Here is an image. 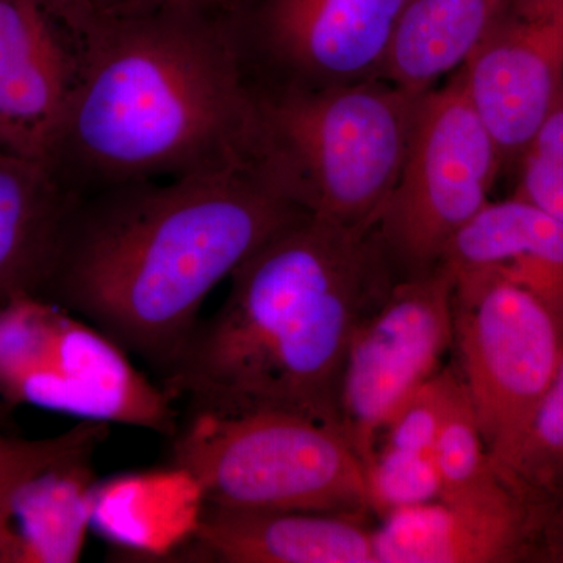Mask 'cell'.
Returning a JSON list of instances; mask_svg holds the SVG:
<instances>
[{"mask_svg": "<svg viewBox=\"0 0 563 563\" xmlns=\"http://www.w3.org/2000/svg\"><path fill=\"white\" fill-rule=\"evenodd\" d=\"M365 515L272 512L210 506L173 562L377 563Z\"/></svg>", "mask_w": 563, "mask_h": 563, "instance_id": "14", "label": "cell"}, {"mask_svg": "<svg viewBox=\"0 0 563 563\" xmlns=\"http://www.w3.org/2000/svg\"><path fill=\"white\" fill-rule=\"evenodd\" d=\"M398 279L376 225L306 214L233 272L161 385L190 413L287 412L340 429L352 339Z\"/></svg>", "mask_w": 563, "mask_h": 563, "instance_id": "2", "label": "cell"}, {"mask_svg": "<svg viewBox=\"0 0 563 563\" xmlns=\"http://www.w3.org/2000/svg\"><path fill=\"white\" fill-rule=\"evenodd\" d=\"M520 180L515 198L563 222V162L525 152L520 161Z\"/></svg>", "mask_w": 563, "mask_h": 563, "instance_id": "26", "label": "cell"}, {"mask_svg": "<svg viewBox=\"0 0 563 563\" xmlns=\"http://www.w3.org/2000/svg\"><path fill=\"white\" fill-rule=\"evenodd\" d=\"M76 199L46 165L0 150V307L43 295Z\"/></svg>", "mask_w": 563, "mask_h": 563, "instance_id": "18", "label": "cell"}, {"mask_svg": "<svg viewBox=\"0 0 563 563\" xmlns=\"http://www.w3.org/2000/svg\"><path fill=\"white\" fill-rule=\"evenodd\" d=\"M503 165L461 70L421 92L401 173L376 221L399 277L442 265L455 236L490 202Z\"/></svg>", "mask_w": 563, "mask_h": 563, "instance_id": "7", "label": "cell"}, {"mask_svg": "<svg viewBox=\"0 0 563 563\" xmlns=\"http://www.w3.org/2000/svg\"><path fill=\"white\" fill-rule=\"evenodd\" d=\"M454 276L444 265L399 277L352 339L340 387V431L365 466L380 431L454 344Z\"/></svg>", "mask_w": 563, "mask_h": 563, "instance_id": "9", "label": "cell"}, {"mask_svg": "<svg viewBox=\"0 0 563 563\" xmlns=\"http://www.w3.org/2000/svg\"><path fill=\"white\" fill-rule=\"evenodd\" d=\"M109 432L110 424L98 421H79L49 439H24L0 431V506L14 485L44 466L74 455L96 454Z\"/></svg>", "mask_w": 563, "mask_h": 563, "instance_id": "24", "label": "cell"}, {"mask_svg": "<svg viewBox=\"0 0 563 563\" xmlns=\"http://www.w3.org/2000/svg\"><path fill=\"white\" fill-rule=\"evenodd\" d=\"M543 506L507 481L462 498L385 515L374 529L377 563H507L526 558Z\"/></svg>", "mask_w": 563, "mask_h": 563, "instance_id": "13", "label": "cell"}, {"mask_svg": "<svg viewBox=\"0 0 563 563\" xmlns=\"http://www.w3.org/2000/svg\"><path fill=\"white\" fill-rule=\"evenodd\" d=\"M462 383L496 470H510L563 350V325L539 298L487 273H453Z\"/></svg>", "mask_w": 563, "mask_h": 563, "instance_id": "8", "label": "cell"}, {"mask_svg": "<svg viewBox=\"0 0 563 563\" xmlns=\"http://www.w3.org/2000/svg\"><path fill=\"white\" fill-rule=\"evenodd\" d=\"M169 462L198 476L210 506L272 512H372L366 466L342 431L287 412H192Z\"/></svg>", "mask_w": 563, "mask_h": 563, "instance_id": "5", "label": "cell"}, {"mask_svg": "<svg viewBox=\"0 0 563 563\" xmlns=\"http://www.w3.org/2000/svg\"><path fill=\"white\" fill-rule=\"evenodd\" d=\"M509 484L537 504H547L563 492V350L515 457Z\"/></svg>", "mask_w": 563, "mask_h": 563, "instance_id": "21", "label": "cell"}, {"mask_svg": "<svg viewBox=\"0 0 563 563\" xmlns=\"http://www.w3.org/2000/svg\"><path fill=\"white\" fill-rule=\"evenodd\" d=\"M461 385V377L451 369H440L433 374L388 418L377 440V448L432 453Z\"/></svg>", "mask_w": 563, "mask_h": 563, "instance_id": "25", "label": "cell"}, {"mask_svg": "<svg viewBox=\"0 0 563 563\" xmlns=\"http://www.w3.org/2000/svg\"><path fill=\"white\" fill-rule=\"evenodd\" d=\"M409 0H263L239 44L252 84L332 87L384 79Z\"/></svg>", "mask_w": 563, "mask_h": 563, "instance_id": "10", "label": "cell"}, {"mask_svg": "<svg viewBox=\"0 0 563 563\" xmlns=\"http://www.w3.org/2000/svg\"><path fill=\"white\" fill-rule=\"evenodd\" d=\"M0 399L11 409L40 407L168 439L180 426L173 396L140 373L120 344L41 296L0 307Z\"/></svg>", "mask_w": 563, "mask_h": 563, "instance_id": "6", "label": "cell"}, {"mask_svg": "<svg viewBox=\"0 0 563 563\" xmlns=\"http://www.w3.org/2000/svg\"><path fill=\"white\" fill-rule=\"evenodd\" d=\"M525 152L563 162V87Z\"/></svg>", "mask_w": 563, "mask_h": 563, "instance_id": "27", "label": "cell"}, {"mask_svg": "<svg viewBox=\"0 0 563 563\" xmlns=\"http://www.w3.org/2000/svg\"><path fill=\"white\" fill-rule=\"evenodd\" d=\"M507 0H409L384 79L421 95L461 68Z\"/></svg>", "mask_w": 563, "mask_h": 563, "instance_id": "19", "label": "cell"}, {"mask_svg": "<svg viewBox=\"0 0 563 563\" xmlns=\"http://www.w3.org/2000/svg\"><path fill=\"white\" fill-rule=\"evenodd\" d=\"M11 407L7 406L5 402L0 399V431H10L13 429L14 421L13 415H11Z\"/></svg>", "mask_w": 563, "mask_h": 563, "instance_id": "29", "label": "cell"}, {"mask_svg": "<svg viewBox=\"0 0 563 563\" xmlns=\"http://www.w3.org/2000/svg\"><path fill=\"white\" fill-rule=\"evenodd\" d=\"M544 506L553 507L543 515V531L551 561L563 562V492L555 495Z\"/></svg>", "mask_w": 563, "mask_h": 563, "instance_id": "28", "label": "cell"}, {"mask_svg": "<svg viewBox=\"0 0 563 563\" xmlns=\"http://www.w3.org/2000/svg\"><path fill=\"white\" fill-rule=\"evenodd\" d=\"M77 62L41 0H0V150L51 168Z\"/></svg>", "mask_w": 563, "mask_h": 563, "instance_id": "12", "label": "cell"}, {"mask_svg": "<svg viewBox=\"0 0 563 563\" xmlns=\"http://www.w3.org/2000/svg\"><path fill=\"white\" fill-rule=\"evenodd\" d=\"M459 70L504 163L520 161L563 87V0H507Z\"/></svg>", "mask_w": 563, "mask_h": 563, "instance_id": "11", "label": "cell"}, {"mask_svg": "<svg viewBox=\"0 0 563 563\" xmlns=\"http://www.w3.org/2000/svg\"><path fill=\"white\" fill-rule=\"evenodd\" d=\"M442 265L512 282L563 325V222L532 203L515 196L488 202L455 236Z\"/></svg>", "mask_w": 563, "mask_h": 563, "instance_id": "16", "label": "cell"}, {"mask_svg": "<svg viewBox=\"0 0 563 563\" xmlns=\"http://www.w3.org/2000/svg\"><path fill=\"white\" fill-rule=\"evenodd\" d=\"M366 484L372 512L383 518L442 498V481L432 453L377 448L366 466Z\"/></svg>", "mask_w": 563, "mask_h": 563, "instance_id": "22", "label": "cell"}, {"mask_svg": "<svg viewBox=\"0 0 563 563\" xmlns=\"http://www.w3.org/2000/svg\"><path fill=\"white\" fill-rule=\"evenodd\" d=\"M306 214L247 165L77 196L41 298L91 322L162 379L211 291Z\"/></svg>", "mask_w": 563, "mask_h": 563, "instance_id": "1", "label": "cell"}, {"mask_svg": "<svg viewBox=\"0 0 563 563\" xmlns=\"http://www.w3.org/2000/svg\"><path fill=\"white\" fill-rule=\"evenodd\" d=\"M432 455L444 499L477 495L504 479L488 454L463 383L444 418Z\"/></svg>", "mask_w": 563, "mask_h": 563, "instance_id": "20", "label": "cell"}, {"mask_svg": "<svg viewBox=\"0 0 563 563\" xmlns=\"http://www.w3.org/2000/svg\"><path fill=\"white\" fill-rule=\"evenodd\" d=\"M229 0H41L54 21L77 46L103 29L165 14H210Z\"/></svg>", "mask_w": 563, "mask_h": 563, "instance_id": "23", "label": "cell"}, {"mask_svg": "<svg viewBox=\"0 0 563 563\" xmlns=\"http://www.w3.org/2000/svg\"><path fill=\"white\" fill-rule=\"evenodd\" d=\"M207 509L198 476L169 462L98 481L91 528L114 548L113 558L172 562L195 540Z\"/></svg>", "mask_w": 563, "mask_h": 563, "instance_id": "15", "label": "cell"}, {"mask_svg": "<svg viewBox=\"0 0 563 563\" xmlns=\"http://www.w3.org/2000/svg\"><path fill=\"white\" fill-rule=\"evenodd\" d=\"M95 454L51 463L0 506V563H76L91 529Z\"/></svg>", "mask_w": 563, "mask_h": 563, "instance_id": "17", "label": "cell"}, {"mask_svg": "<svg viewBox=\"0 0 563 563\" xmlns=\"http://www.w3.org/2000/svg\"><path fill=\"white\" fill-rule=\"evenodd\" d=\"M51 172L74 196L136 180L250 166L255 87L210 14H165L92 33Z\"/></svg>", "mask_w": 563, "mask_h": 563, "instance_id": "3", "label": "cell"}, {"mask_svg": "<svg viewBox=\"0 0 563 563\" xmlns=\"http://www.w3.org/2000/svg\"><path fill=\"white\" fill-rule=\"evenodd\" d=\"M254 87L251 168L310 217L376 225L401 173L420 95L387 79Z\"/></svg>", "mask_w": 563, "mask_h": 563, "instance_id": "4", "label": "cell"}]
</instances>
